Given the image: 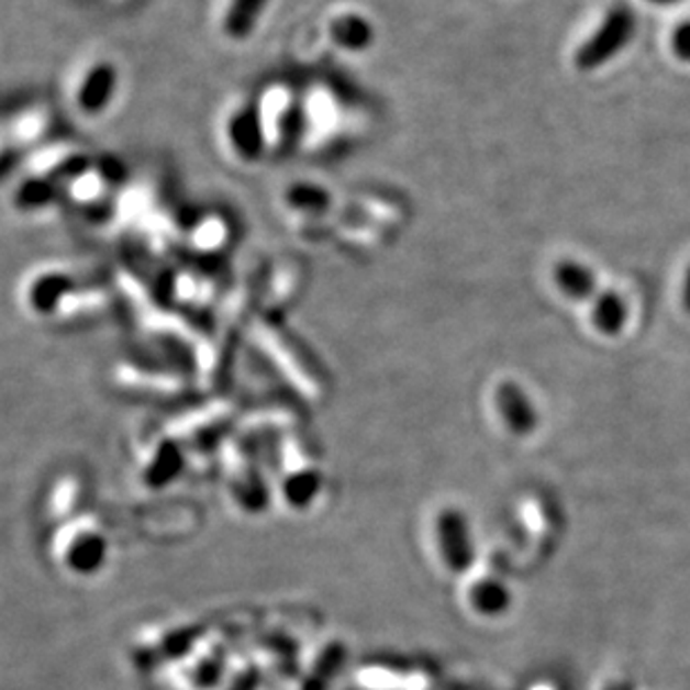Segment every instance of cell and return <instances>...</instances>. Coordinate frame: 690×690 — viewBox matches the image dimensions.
<instances>
[{"mask_svg":"<svg viewBox=\"0 0 690 690\" xmlns=\"http://www.w3.org/2000/svg\"><path fill=\"white\" fill-rule=\"evenodd\" d=\"M290 202H292V207L297 204L303 209H316L319 204L323 207L325 193L321 189H314V187H299V189H292Z\"/></svg>","mask_w":690,"mask_h":690,"instance_id":"16","label":"cell"},{"mask_svg":"<svg viewBox=\"0 0 690 690\" xmlns=\"http://www.w3.org/2000/svg\"><path fill=\"white\" fill-rule=\"evenodd\" d=\"M556 292L571 303L592 301L597 292V278L592 269L579 260H560L552 271Z\"/></svg>","mask_w":690,"mask_h":690,"instance_id":"10","label":"cell"},{"mask_svg":"<svg viewBox=\"0 0 690 690\" xmlns=\"http://www.w3.org/2000/svg\"><path fill=\"white\" fill-rule=\"evenodd\" d=\"M493 411L507 433L530 435L538 426V415L530 394L515 381H502L493 392Z\"/></svg>","mask_w":690,"mask_h":690,"instance_id":"8","label":"cell"},{"mask_svg":"<svg viewBox=\"0 0 690 690\" xmlns=\"http://www.w3.org/2000/svg\"><path fill=\"white\" fill-rule=\"evenodd\" d=\"M269 0H229L222 14V32L232 41H245L258 27Z\"/></svg>","mask_w":690,"mask_h":690,"instance_id":"12","label":"cell"},{"mask_svg":"<svg viewBox=\"0 0 690 690\" xmlns=\"http://www.w3.org/2000/svg\"><path fill=\"white\" fill-rule=\"evenodd\" d=\"M681 305H683V310L690 314V267L686 269L683 282H681Z\"/></svg>","mask_w":690,"mask_h":690,"instance_id":"19","label":"cell"},{"mask_svg":"<svg viewBox=\"0 0 690 690\" xmlns=\"http://www.w3.org/2000/svg\"><path fill=\"white\" fill-rule=\"evenodd\" d=\"M433 543L439 563L450 574H463L474 560V536L465 513L453 507L442 509L433 521Z\"/></svg>","mask_w":690,"mask_h":690,"instance_id":"4","label":"cell"},{"mask_svg":"<svg viewBox=\"0 0 690 690\" xmlns=\"http://www.w3.org/2000/svg\"><path fill=\"white\" fill-rule=\"evenodd\" d=\"M120 68L110 59L88 62L73 81V105L81 118L97 120L105 114L120 94Z\"/></svg>","mask_w":690,"mask_h":690,"instance_id":"2","label":"cell"},{"mask_svg":"<svg viewBox=\"0 0 690 690\" xmlns=\"http://www.w3.org/2000/svg\"><path fill=\"white\" fill-rule=\"evenodd\" d=\"M648 3H655V5H672V3H679V0H648Z\"/></svg>","mask_w":690,"mask_h":690,"instance_id":"20","label":"cell"},{"mask_svg":"<svg viewBox=\"0 0 690 690\" xmlns=\"http://www.w3.org/2000/svg\"><path fill=\"white\" fill-rule=\"evenodd\" d=\"M511 594L500 583V579H476L469 588V603L480 614H496L507 608Z\"/></svg>","mask_w":690,"mask_h":690,"instance_id":"15","label":"cell"},{"mask_svg":"<svg viewBox=\"0 0 690 690\" xmlns=\"http://www.w3.org/2000/svg\"><path fill=\"white\" fill-rule=\"evenodd\" d=\"M59 200H64V189L47 178L34 176V172H27L14 189V207L23 213L47 211Z\"/></svg>","mask_w":690,"mask_h":690,"instance_id":"11","label":"cell"},{"mask_svg":"<svg viewBox=\"0 0 690 690\" xmlns=\"http://www.w3.org/2000/svg\"><path fill=\"white\" fill-rule=\"evenodd\" d=\"M10 144L14 151H36L45 146L47 135L54 129V112L47 103H30L14 110L8 120H3Z\"/></svg>","mask_w":690,"mask_h":690,"instance_id":"7","label":"cell"},{"mask_svg":"<svg viewBox=\"0 0 690 690\" xmlns=\"http://www.w3.org/2000/svg\"><path fill=\"white\" fill-rule=\"evenodd\" d=\"M637 30V19L625 5H614L601 25L594 30V34L579 47L574 64L579 70H597L605 66L612 56L625 49L632 34Z\"/></svg>","mask_w":690,"mask_h":690,"instance_id":"3","label":"cell"},{"mask_svg":"<svg viewBox=\"0 0 690 690\" xmlns=\"http://www.w3.org/2000/svg\"><path fill=\"white\" fill-rule=\"evenodd\" d=\"M226 140L243 162H256L265 151V124L258 108H238L226 122Z\"/></svg>","mask_w":690,"mask_h":690,"instance_id":"9","label":"cell"},{"mask_svg":"<svg viewBox=\"0 0 690 690\" xmlns=\"http://www.w3.org/2000/svg\"><path fill=\"white\" fill-rule=\"evenodd\" d=\"M75 294V280L64 269H38L34 271L23 290L27 310L34 314L59 316L64 303Z\"/></svg>","mask_w":690,"mask_h":690,"instance_id":"6","label":"cell"},{"mask_svg":"<svg viewBox=\"0 0 690 690\" xmlns=\"http://www.w3.org/2000/svg\"><path fill=\"white\" fill-rule=\"evenodd\" d=\"M375 36V30L370 21L357 14H345L332 23V38L338 47L350 49V52H361L370 47Z\"/></svg>","mask_w":690,"mask_h":690,"instance_id":"14","label":"cell"},{"mask_svg":"<svg viewBox=\"0 0 690 690\" xmlns=\"http://www.w3.org/2000/svg\"><path fill=\"white\" fill-rule=\"evenodd\" d=\"M14 153L12 144H10V137H8V131H5V124L3 120H0V168H3L10 159V155Z\"/></svg>","mask_w":690,"mask_h":690,"instance_id":"18","label":"cell"},{"mask_svg":"<svg viewBox=\"0 0 690 690\" xmlns=\"http://www.w3.org/2000/svg\"><path fill=\"white\" fill-rule=\"evenodd\" d=\"M672 52L681 62L690 64V21L679 23V27L672 32Z\"/></svg>","mask_w":690,"mask_h":690,"instance_id":"17","label":"cell"},{"mask_svg":"<svg viewBox=\"0 0 690 690\" xmlns=\"http://www.w3.org/2000/svg\"><path fill=\"white\" fill-rule=\"evenodd\" d=\"M627 303L619 292L605 290L590 301V323L597 334L619 336L627 323Z\"/></svg>","mask_w":690,"mask_h":690,"instance_id":"13","label":"cell"},{"mask_svg":"<svg viewBox=\"0 0 690 690\" xmlns=\"http://www.w3.org/2000/svg\"><path fill=\"white\" fill-rule=\"evenodd\" d=\"M122 176L124 170L118 159L92 157L79 176L64 187V198L70 200L75 207L97 209L118 191V187L122 185Z\"/></svg>","mask_w":690,"mask_h":690,"instance_id":"5","label":"cell"},{"mask_svg":"<svg viewBox=\"0 0 690 690\" xmlns=\"http://www.w3.org/2000/svg\"><path fill=\"white\" fill-rule=\"evenodd\" d=\"M54 556L70 574L90 577L105 563L108 538L99 523L81 518L79 525H66L54 536Z\"/></svg>","mask_w":690,"mask_h":690,"instance_id":"1","label":"cell"}]
</instances>
